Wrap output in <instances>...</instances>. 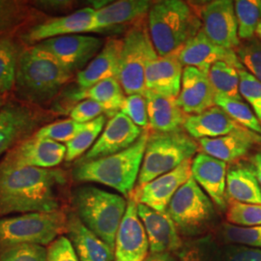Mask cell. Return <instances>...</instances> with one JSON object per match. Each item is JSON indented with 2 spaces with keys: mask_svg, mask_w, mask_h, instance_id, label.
Wrapping results in <instances>:
<instances>
[{
  "mask_svg": "<svg viewBox=\"0 0 261 261\" xmlns=\"http://www.w3.org/2000/svg\"><path fill=\"white\" fill-rule=\"evenodd\" d=\"M179 60L185 67H195L208 75L210 68L217 62H225L237 70L245 69L236 51L220 47L200 30L189 40L179 51Z\"/></svg>",
  "mask_w": 261,
  "mask_h": 261,
  "instance_id": "obj_18",
  "label": "cell"
},
{
  "mask_svg": "<svg viewBox=\"0 0 261 261\" xmlns=\"http://www.w3.org/2000/svg\"><path fill=\"white\" fill-rule=\"evenodd\" d=\"M138 213L147 234L151 252H178L183 243L178 229L167 212H158L138 204Z\"/></svg>",
  "mask_w": 261,
  "mask_h": 261,
  "instance_id": "obj_21",
  "label": "cell"
},
{
  "mask_svg": "<svg viewBox=\"0 0 261 261\" xmlns=\"http://www.w3.org/2000/svg\"><path fill=\"white\" fill-rule=\"evenodd\" d=\"M74 74L37 46L22 47L15 83L17 99L46 109L54 103Z\"/></svg>",
  "mask_w": 261,
  "mask_h": 261,
  "instance_id": "obj_2",
  "label": "cell"
},
{
  "mask_svg": "<svg viewBox=\"0 0 261 261\" xmlns=\"http://www.w3.org/2000/svg\"><path fill=\"white\" fill-rule=\"evenodd\" d=\"M257 116V118H258V120H259V122L261 123V112L256 115Z\"/></svg>",
  "mask_w": 261,
  "mask_h": 261,
  "instance_id": "obj_53",
  "label": "cell"
},
{
  "mask_svg": "<svg viewBox=\"0 0 261 261\" xmlns=\"http://www.w3.org/2000/svg\"><path fill=\"white\" fill-rule=\"evenodd\" d=\"M0 261H47V251L41 245L20 244L2 250Z\"/></svg>",
  "mask_w": 261,
  "mask_h": 261,
  "instance_id": "obj_41",
  "label": "cell"
},
{
  "mask_svg": "<svg viewBox=\"0 0 261 261\" xmlns=\"http://www.w3.org/2000/svg\"><path fill=\"white\" fill-rule=\"evenodd\" d=\"M56 115L50 110L10 97L0 110V158L43 126L54 122Z\"/></svg>",
  "mask_w": 261,
  "mask_h": 261,
  "instance_id": "obj_9",
  "label": "cell"
},
{
  "mask_svg": "<svg viewBox=\"0 0 261 261\" xmlns=\"http://www.w3.org/2000/svg\"><path fill=\"white\" fill-rule=\"evenodd\" d=\"M107 124V116L103 114L93 121L85 124L84 130H81L75 138L66 143V162H72L82 158L90 149L99 139L101 132Z\"/></svg>",
  "mask_w": 261,
  "mask_h": 261,
  "instance_id": "obj_34",
  "label": "cell"
},
{
  "mask_svg": "<svg viewBox=\"0 0 261 261\" xmlns=\"http://www.w3.org/2000/svg\"><path fill=\"white\" fill-rule=\"evenodd\" d=\"M208 77L216 96L240 100L238 70L225 62H217L208 72Z\"/></svg>",
  "mask_w": 261,
  "mask_h": 261,
  "instance_id": "obj_33",
  "label": "cell"
},
{
  "mask_svg": "<svg viewBox=\"0 0 261 261\" xmlns=\"http://www.w3.org/2000/svg\"><path fill=\"white\" fill-rule=\"evenodd\" d=\"M147 102L149 126L159 133L181 130L187 114L179 107L176 99L168 98L152 90L144 94Z\"/></svg>",
  "mask_w": 261,
  "mask_h": 261,
  "instance_id": "obj_27",
  "label": "cell"
},
{
  "mask_svg": "<svg viewBox=\"0 0 261 261\" xmlns=\"http://www.w3.org/2000/svg\"><path fill=\"white\" fill-rule=\"evenodd\" d=\"M236 54L244 68L248 70L261 82V42L257 39H251L240 45Z\"/></svg>",
  "mask_w": 261,
  "mask_h": 261,
  "instance_id": "obj_42",
  "label": "cell"
},
{
  "mask_svg": "<svg viewBox=\"0 0 261 261\" xmlns=\"http://www.w3.org/2000/svg\"><path fill=\"white\" fill-rule=\"evenodd\" d=\"M255 34H256V36L259 38V41L261 42V20L260 22L258 23V25H257V28H256V30H255Z\"/></svg>",
  "mask_w": 261,
  "mask_h": 261,
  "instance_id": "obj_52",
  "label": "cell"
},
{
  "mask_svg": "<svg viewBox=\"0 0 261 261\" xmlns=\"http://www.w3.org/2000/svg\"><path fill=\"white\" fill-rule=\"evenodd\" d=\"M69 113L72 120L81 124H86L106 114V112L100 103L90 99H85L74 106Z\"/></svg>",
  "mask_w": 261,
  "mask_h": 261,
  "instance_id": "obj_45",
  "label": "cell"
},
{
  "mask_svg": "<svg viewBox=\"0 0 261 261\" xmlns=\"http://www.w3.org/2000/svg\"><path fill=\"white\" fill-rule=\"evenodd\" d=\"M166 212L177 229L187 236L204 233L216 216L213 201L193 177L178 190Z\"/></svg>",
  "mask_w": 261,
  "mask_h": 261,
  "instance_id": "obj_8",
  "label": "cell"
},
{
  "mask_svg": "<svg viewBox=\"0 0 261 261\" xmlns=\"http://www.w3.org/2000/svg\"><path fill=\"white\" fill-rule=\"evenodd\" d=\"M143 130L122 112L116 113L107 122L103 133L93 146L76 164L105 158L128 149L140 139Z\"/></svg>",
  "mask_w": 261,
  "mask_h": 261,
  "instance_id": "obj_14",
  "label": "cell"
},
{
  "mask_svg": "<svg viewBox=\"0 0 261 261\" xmlns=\"http://www.w3.org/2000/svg\"><path fill=\"white\" fill-rule=\"evenodd\" d=\"M158 56L144 27L130 28L123 39L117 80L125 94L146 92L145 69L150 60Z\"/></svg>",
  "mask_w": 261,
  "mask_h": 261,
  "instance_id": "obj_10",
  "label": "cell"
},
{
  "mask_svg": "<svg viewBox=\"0 0 261 261\" xmlns=\"http://www.w3.org/2000/svg\"><path fill=\"white\" fill-rule=\"evenodd\" d=\"M66 230L80 261L114 260V251L88 229L74 212L67 214Z\"/></svg>",
  "mask_w": 261,
  "mask_h": 261,
  "instance_id": "obj_25",
  "label": "cell"
},
{
  "mask_svg": "<svg viewBox=\"0 0 261 261\" xmlns=\"http://www.w3.org/2000/svg\"><path fill=\"white\" fill-rule=\"evenodd\" d=\"M30 4L36 8L38 11L47 14L56 13H66L73 6L72 1L64 0H39V1H30Z\"/></svg>",
  "mask_w": 261,
  "mask_h": 261,
  "instance_id": "obj_48",
  "label": "cell"
},
{
  "mask_svg": "<svg viewBox=\"0 0 261 261\" xmlns=\"http://www.w3.org/2000/svg\"><path fill=\"white\" fill-rule=\"evenodd\" d=\"M197 143L207 155L224 163H232L245 157L255 144L261 143V136L242 129L216 139H202Z\"/></svg>",
  "mask_w": 261,
  "mask_h": 261,
  "instance_id": "obj_24",
  "label": "cell"
},
{
  "mask_svg": "<svg viewBox=\"0 0 261 261\" xmlns=\"http://www.w3.org/2000/svg\"><path fill=\"white\" fill-rule=\"evenodd\" d=\"M95 9L86 7L64 16L47 19L27 28L19 36L24 47L37 45L51 38L94 32Z\"/></svg>",
  "mask_w": 261,
  "mask_h": 261,
  "instance_id": "obj_12",
  "label": "cell"
},
{
  "mask_svg": "<svg viewBox=\"0 0 261 261\" xmlns=\"http://www.w3.org/2000/svg\"><path fill=\"white\" fill-rule=\"evenodd\" d=\"M201 19L185 1L154 3L148 12V33L159 56L179 51L201 30Z\"/></svg>",
  "mask_w": 261,
  "mask_h": 261,
  "instance_id": "obj_3",
  "label": "cell"
},
{
  "mask_svg": "<svg viewBox=\"0 0 261 261\" xmlns=\"http://www.w3.org/2000/svg\"><path fill=\"white\" fill-rule=\"evenodd\" d=\"M239 93L250 103L257 115L261 112V82L246 69L238 70Z\"/></svg>",
  "mask_w": 261,
  "mask_h": 261,
  "instance_id": "obj_44",
  "label": "cell"
},
{
  "mask_svg": "<svg viewBox=\"0 0 261 261\" xmlns=\"http://www.w3.org/2000/svg\"><path fill=\"white\" fill-rule=\"evenodd\" d=\"M149 242L138 213V203L129 198L115 239V261H145Z\"/></svg>",
  "mask_w": 261,
  "mask_h": 261,
  "instance_id": "obj_17",
  "label": "cell"
},
{
  "mask_svg": "<svg viewBox=\"0 0 261 261\" xmlns=\"http://www.w3.org/2000/svg\"><path fill=\"white\" fill-rule=\"evenodd\" d=\"M122 46L123 40L115 38L108 40L100 53L76 74L77 87L87 89L107 79H117Z\"/></svg>",
  "mask_w": 261,
  "mask_h": 261,
  "instance_id": "obj_23",
  "label": "cell"
},
{
  "mask_svg": "<svg viewBox=\"0 0 261 261\" xmlns=\"http://www.w3.org/2000/svg\"><path fill=\"white\" fill-rule=\"evenodd\" d=\"M198 143L182 130L149 135L138 178V187L149 183L192 159Z\"/></svg>",
  "mask_w": 261,
  "mask_h": 261,
  "instance_id": "obj_6",
  "label": "cell"
},
{
  "mask_svg": "<svg viewBox=\"0 0 261 261\" xmlns=\"http://www.w3.org/2000/svg\"><path fill=\"white\" fill-rule=\"evenodd\" d=\"M192 159L182 163L178 168L149 183L138 187L130 197L138 204H143L158 212H166L168 204L178 190L192 177Z\"/></svg>",
  "mask_w": 261,
  "mask_h": 261,
  "instance_id": "obj_15",
  "label": "cell"
},
{
  "mask_svg": "<svg viewBox=\"0 0 261 261\" xmlns=\"http://www.w3.org/2000/svg\"><path fill=\"white\" fill-rule=\"evenodd\" d=\"M227 166L221 160L201 152L192 162V177L221 210L227 207Z\"/></svg>",
  "mask_w": 261,
  "mask_h": 261,
  "instance_id": "obj_19",
  "label": "cell"
},
{
  "mask_svg": "<svg viewBox=\"0 0 261 261\" xmlns=\"http://www.w3.org/2000/svg\"><path fill=\"white\" fill-rule=\"evenodd\" d=\"M200 19L201 30L216 45L233 50L240 47L233 1L215 0L207 3L201 9Z\"/></svg>",
  "mask_w": 261,
  "mask_h": 261,
  "instance_id": "obj_13",
  "label": "cell"
},
{
  "mask_svg": "<svg viewBox=\"0 0 261 261\" xmlns=\"http://www.w3.org/2000/svg\"><path fill=\"white\" fill-rule=\"evenodd\" d=\"M11 97V94H0V110L7 103Z\"/></svg>",
  "mask_w": 261,
  "mask_h": 261,
  "instance_id": "obj_51",
  "label": "cell"
},
{
  "mask_svg": "<svg viewBox=\"0 0 261 261\" xmlns=\"http://www.w3.org/2000/svg\"><path fill=\"white\" fill-rule=\"evenodd\" d=\"M215 105L227 113L234 121L243 128L252 130L261 136V123L250 107L240 100L215 97Z\"/></svg>",
  "mask_w": 261,
  "mask_h": 261,
  "instance_id": "obj_37",
  "label": "cell"
},
{
  "mask_svg": "<svg viewBox=\"0 0 261 261\" xmlns=\"http://www.w3.org/2000/svg\"><path fill=\"white\" fill-rule=\"evenodd\" d=\"M47 261H80L70 239L59 236L47 248Z\"/></svg>",
  "mask_w": 261,
  "mask_h": 261,
  "instance_id": "obj_46",
  "label": "cell"
},
{
  "mask_svg": "<svg viewBox=\"0 0 261 261\" xmlns=\"http://www.w3.org/2000/svg\"><path fill=\"white\" fill-rule=\"evenodd\" d=\"M84 127L85 124L77 123L70 118L48 123L38 130L34 136L41 139L55 140L59 143H67L73 140L81 130H84Z\"/></svg>",
  "mask_w": 261,
  "mask_h": 261,
  "instance_id": "obj_40",
  "label": "cell"
},
{
  "mask_svg": "<svg viewBox=\"0 0 261 261\" xmlns=\"http://www.w3.org/2000/svg\"><path fill=\"white\" fill-rule=\"evenodd\" d=\"M65 183L62 169L16 167L1 160L0 219L13 213L59 210V190Z\"/></svg>",
  "mask_w": 261,
  "mask_h": 261,
  "instance_id": "obj_1",
  "label": "cell"
},
{
  "mask_svg": "<svg viewBox=\"0 0 261 261\" xmlns=\"http://www.w3.org/2000/svg\"><path fill=\"white\" fill-rule=\"evenodd\" d=\"M34 46L47 51L71 73L77 74L100 53L103 43L96 36L73 34L51 38Z\"/></svg>",
  "mask_w": 261,
  "mask_h": 261,
  "instance_id": "obj_11",
  "label": "cell"
},
{
  "mask_svg": "<svg viewBox=\"0 0 261 261\" xmlns=\"http://www.w3.org/2000/svg\"><path fill=\"white\" fill-rule=\"evenodd\" d=\"M47 19L30 1L0 0V38L14 36L19 29Z\"/></svg>",
  "mask_w": 261,
  "mask_h": 261,
  "instance_id": "obj_30",
  "label": "cell"
},
{
  "mask_svg": "<svg viewBox=\"0 0 261 261\" xmlns=\"http://www.w3.org/2000/svg\"><path fill=\"white\" fill-rule=\"evenodd\" d=\"M66 145L32 136L10 150L2 161L16 167L56 168L66 157Z\"/></svg>",
  "mask_w": 261,
  "mask_h": 261,
  "instance_id": "obj_16",
  "label": "cell"
},
{
  "mask_svg": "<svg viewBox=\"0 0 261 261\" xmlns=\"http://www.w3.org/2000/svg\"><path fill=\"white\" fill-rule=\"evenodd\" d=\"M222 261H261V250L228 244L222 248Z\"/></svg>",
  "mask_w": 261,
  "mask_h": 261,
  "instance_id": "obj_47",
  "label": "cell"
},
{
  "mask_svg": "<svg viewBox=\"0 0 261 261\" xmlns=\"http://www.w3.org/2000/svg\"><path fill=\"white\" fill-rule=\"evenodd\" d=\"M67 100L80 101L90 99L103 107L107 116H114L120 112L125 101V92L116 77L102 81L87 89L75 88L70 93L65 94Z\"/></svg>",
  "mask_w": 261,
  "mask_h": 261,
  "instance_id": "obj_31",
  "label": "cell"
},
{
  "mask_svg": "<svg viewBox=\"0 0 261 261\" xmlns=\"http://www.w3.org/2000/svg\"><path fill=\"white\" fill-rule=\"evenodd\" d=\"M179 51L168 56H155L150 60L145 69L147 90L177 99L184 70V66L179 60Z\"/></svg>",
  "mask_w": 261,
  "mask_h": 261,
  "instance_id": "obj_22",
  "label": "cell"
},
{
  "mask_svg": "<svg viewBox=\"0 0 261 261\" xmlns=\"http://www.w3.org/2000/svg\"><path fill=\"white\" fill-rule=\"evenodd\" d=\"M226 194L228 199L243 203L261 204V186L251 165H231L226 173Z\"/></svg>",
  "mask_w": 261,
  "mask_h": 261,
  "instance_id": "obj_29",
  "label": "cell"
},
{
  "mask_svg": "<svg viewBox=\"0 0 261 261\" xmlns=\"http://www.w3.org/2000/svg\"><path fill=\"white\" fill-rule=\"evenodd\" d=\"M252 166L261 186V152L252 157Z\"/></svg>",
  "mask_w": 261,
  "mask_h": 261,
  "instance_id": "obj_50",
  "label": "cell"
},
{
  "mask_svg": "<svg viewBox=\"0 0 261 261\" xmlns=\"http://www.w3.org/2000/svg\"><path fill=\"white\" fill-rule=\"evenodd\" d=\"M149 133L143 130L140 139L128 149L105 158L76 164L73 177L79 182H94L110 187L130 196L139 178Z\"/></svg>",
  "mask_w": 261,
  "mask_h": 261,
  "instance_id": "obj_4",
  "label": "cell"
},
{
  "mask_svg": "<svg viewBox=\"0 0 261 261\" xmlns=\"http://www.w3.org/2000/svg\"><path fill=\"white\" fill-rule=\"evenodd\" d=\"M183 128L190 137L198 140L216 139L236 130L246 129L234 121L227 113L217 106L199 114L189 115Z\"/></svg>",
  "mask_w": 261,
  "mask_h": 261,
  "instance_id": "obj_26",
  "label": "cell"
},
{
  "mask_svg": "<svg viewBox=\"0 0 261 261\" xmlns=\"http://www.w3.org/2000/svg\"><path fill=\"white\" fill-rule=\"evenodd\" d=\"M238 23V36L251 40L261 20V0H237L234 2Z\"/></svg>",
  "mask_w": 261,
  "mask_h": 261,
  "instance_id": "obj_36",
  "label": "cell"
},
{
  "mask_svg": "<svg viewBox=\"0 0 261 261\" xmlns=\"http://www.w3.org/2000/svg\"><path fill=\"white\" fill-rule=\"evenodd\" d=\"M67 228V214L31 212L0 219V251L20 244L48 245Z\"/></svg>",
  "mask_w": 261,
  "mask_h": 261,
  "instance_id": "obj_7",
  "label": "cell"
},
{
  "mask_svg": "<svg viewBox=\"0 0 261 261\" xmlns=\"http://www.w3.org/2000/svg\"><path fill=\"white\" fill-rule=\"evenodd\" d=\"M72 202L83 224L114 251L115 239L128 201L117 194L93 186L74 190Z\"/></svg>",
  "mask_w": 261,
  "mask_h": 261,
  "instance_id": "obj_5",
  "label": "cell"
},
{
  "mask_svg": "<svg viewBox=\"0 0 261 261\" xmlns=\"http://www.w3.org/2000/svg\"><path fill=\"white\" fill-rule=\"evenodd\" d=\"M145 261H178L169 252H150Z\"/></svg>",
  "mask_w": 261,
  "mask_h": 261,
  "instance_id": "obj_49",
  "label": "cell"
},
{
  "mask_svg": "<svg viewBox=\"0 0 261 261\" xmlns=\"http://www.w3.org/2000/svg\"><path fill=\"white\" fill-rule=\"evenodd\" d=\"M120 112L129 117L140 128L146 129L149 125L147 102L144 95H128L122 105Z\"/></svg>",
  "mask_w": 261,
  "mask_h": 261,
  "instance_id": "obj_43",
  "label": "cell"
},
{
  "mask_svg": "<svg viewBox=\"0 0 261 261\" xmlns=\"http://www.w3.org/2000/svg\"><path fill=\"white\" fill-rule=\"evenodd\" d=\"M224 241L231 245H241L261 250V225L252 227L224 224L221 228Z\"/></svg>",
  "mask_w": 261,
  "mask_h": 261,
  "instance_id": "obj_39",
  "label": "cell"
},
{
  "mask_svg": "<svg viewBox=\"0 0 261 261\" xmlns=\"http://www.w3.org/2000/svg\"><path fill=\"white\" fill-rule=\"evenodd\" d=\"M214 89L208 75L195 67H184L177 103L186 114L195 115L215 107Z\"/></svg>",
  "mask_w": 261,
  "mask_h": 261,
  "instance_id": "obj_20",
  "label": "cell"
},
{
  "mask_svg": "<svg viewBox=\"0 0 261 261\" xmlns=\"http://www.w3.org/2000/svg\"><path fill=\"white\" fill-rule=\"evenodd\" d=\"M225 216L228 224L236 226L252 227L261 225V204L243 203L228 199Z\"/></svg>",
  "mask_w": 261,
  "mask_h": 261,
  "instance_id": "obj_38",
  "label": "cell"
},
{
  "mask_svg": "<svg viewBox=\"0 0 261 261\" xmlns=\"http://www.w3.org/2000/svg\"><path fill=\"white\" fill-rule=\"evenodd\" d=\"M222 248L211 235L201 236L184 243L177 252L179 261H222Z\"/></svg>",
  "mask_w": 261,
  "mask_h": 261,
  "instance_id": "obj_35",
  "label": "cell"
},
{
  "mask_svg": "<svg viewBox=\"0 0 261 261\" xmlns=\"http://www.w3.org/2000/svg\"><path fill=\"white\" fill-rule=\"evenodd\" d=\"M22 47L15 35L0 38V94H11L15 88L18 59Z\"/></svg>",
  "mask_w": 261,
  "mask_h": 261,
  "instance_id": "obj_32",
  "label": "cell"
},
{
  "mask_svg": "<svg viewBox=\"0 0 261 261\" xmlns=\"http://www.w3.org/2000/svg\"><path fill=\"white\" fill-rule=\"evenodd\" d=\"M152 2L147 0H121L95 10L94 32L114 28L142 18L149 12Z\"/></svg>",
  "mask_w": 261,
  "mask_h": 261,
  "instance_id": "obj_28",
  "label": "cell"
}]
</instances>
